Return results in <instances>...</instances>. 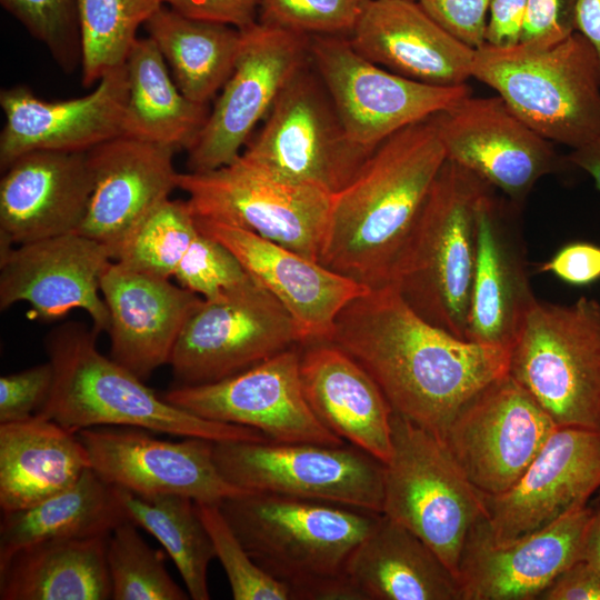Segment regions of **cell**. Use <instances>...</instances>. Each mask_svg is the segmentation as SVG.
<instances>
[{"mask_svg":"<svg viewBox=\"0 0 600 600\" xmlns=\"http://www.w3.org/2000/svg\"><path fill=\"white\" fill-rule=\"evenodd\" d=\"M328 341L367 370L394 412L440 439L470 399L509 371V349L429 323L390 284L349 302Z\"/></svg>","mask_w":600,"mask_h":600,"instance_id":"obj_1","label":"cell"},{"mask_svg":"<svg viewBox=\"0 0 600 600\" xmlns=\"http://www.w3.org/2000/svg\"><path fill=\"white\" fill-rule=\"evenodd\" d=\"M446 160L431 117L380 143L332 194L319 262L369 289L388 284Z\"/></svg>","mask_w":600,"mask_h":600,"instance_id":"obj_2","label":"cell"},{"mask_svg":"<svg viewBox=\"0 0 600 600\" xmlns=\"http://www.w3.org/2000/svg\"><path fill=\"white\" fill-rule=\"evenodd\" d=\"M220 509L257 562L292 600H360L346 568L381 513L290 496L254 492Z\"/></svg>","mask_w":600,"mask_h":600,"instance_id":"obj_3","label":"cell"},{"mask_svg":"<svg viewBox=\"0 0 600 600\" xmlns=\"http://www.w3.org/2000/svg\"><path fill=\"white\" fill-rule=\"evenodd\" d=\"M97 333L68 322L48 333L54 369L51 394L37 413L78 433L94 427H131L183 438L268 441L259 430L207 420L159 397L144 380L97 347Z\"/></svg>","mask_w":600,"mask_h":600,"instance_id":"obj_4","label":"cell"},{"mask_svg":"<svg viewBox=\"0 0 600 600\" xmlns=\"http://www.w3.org/2000/svg\"><path fill=\"white\" fill-rule=\"evenodd\" d=\"M489 188L469 170L446 160L388 283L422 319L464 340L476 261V212Z\"/></svg>","mask_w":600,"mask_h":600,"instance_id":"obj_5","label":"cell"},{"mask_svg":"<svg viewBox=\"0 0 600 600\" xmlns=\"http://www.w3.org/2000/svg\"><path fill=\"white\" fill-rule=\"evenodd\" d=\"M471 78L551 142L576 149L600 133V63L577 31L546 48L484 43L476 49Z\"/></svg>","mask_w":600,"mask_h":600,"instance_id":"obj_6","label":"cell"},{"mask_svg":"<svg viewBox=\"0 0 600 600\" xmlns=\"http://www.w3.org/2000/svg\"><path fill=\"white\" fill-rule=\"evenodd\" d=\"M508 373L558 428L600 430V301L536 299L509 348Z\"/></svg>","mask_w":600,"mask_h":600,"instance_id":"obj_7","label":"cell"},{"mask_svg":"<svg viewBox=\"0 0 600 600\" xmlns=\"http://www.w3.org/2000/svg\"><path fill=\"white\" fill-rule=\"evenodd\" d=\"M382 514L419 537L456 577L466 538L486 517L483 494L442 440L394 411Z\"/></svg>","mask_w":600,"mask_h":600,"instance_id":"obj_8","label":"cell"},{"mask_svg":"<svg viewBox=\"0 0 600 600\" xmlns=\"http://www.w3.org/2000/svg\"><path fill=\"white\" fill-rule=\"evenodd\" d=\"M196 219L238 227L318 261L332 193L276 178L241 156L207 172L178 173Z\"/></svg>","mask_w":600,"mask_h":600,"instance_id":"obj_9","label":"cell"},{"mask_svg":"<svg viewBox=\"0 0 600 600\" xmlns=\"http://www.w3.org/2000/svg\"><path fill=\"white\" fill-rule=\"evenodd\" d=\"M213 458L227 481L248 491L382 513L384 463L354 446L220 441Z\"/></svg>","mask_w":600,"mask_h":600,"instance_id":"obj_10","label":"cell"},{"mask_svg":"<svg viewBox=\"0 0 600 600\" xmlns=\"http://www.w3.org/2000/svg\"><path fill=\"white\" fill-rule=\"evenodd\" d=\"M310 60L283 87L256 139L240 156L267 173L313 184L332 194L346 187L371 153L347 136Z\"/></svg>","mask_w":600,"mask_h":600,"instance_id":"obj_11","label":"cell"},{"mask_svg":"<svg viewBox=\"0 0 600 600\" xmlns=\"http://www.w3.org/2000/svg\"><path fill=\"white\" fill-rule=\"evenodd\" d=\"M304 343L292 316L252 277L217 299L201 300L184 323L169 364L174 386H198Z\"/></svg>","mask_w":600,"mask_h":600,"instance_id":"obj_12","label":"cell"},{"mask_svg":"<svg viewBox=\"0 0 600 600\" xmlns=\"http://www.w3.org/2000/svg\"><path fill=\"white\" fill-rule=\"evenodd\" d=\"M309 57L347 136L369 153L399 130L471 94L467 83L432 86L391 72L362 57L343 36H310Z\"/></svg>","mask_w":600,"mask_h":600,"instance_id":"obj_13","label":"cell"},{"mask_svg":"<svg viewBox=\"0 0 600 600\" xmlns=\"http://www.w3.org/2000/svg\"><path fill=\"white\" fill-rule=\"evenodd\" d=\"M557 428L508 373L470 399L441 440L479 492L498 496L517 483Z\"/></svg>","mask_w":600,"mask_h":600,"instance_id":"obj_14","label":"cell"},{"mask_svg":"<svg viewBox=\"0 0 600 600\" xmlns=\"http://www.w3.org/2000/svg\"><path fill=\"white\" fill-rule=\"evenodd\" d=\"M241 31L233 72L188 150L189 172L211 171L238 159L283 87L310 60L309 36L259 21Z\"/></svg>","mask_w":600,"mask_h":600,"instance_id":"obj_15","label":"cell"},{"mask_svg":"<svg viewBox=\"0 0 600 600\" xmlns=\"http://www.w3.org/2000/svg\"><path fill=\"white\" fill-rule=\"evenodd\" d=\"M300 353L296 346L216 382L173 386L162 397L203 419L259 430L271 441L343 446L304 397Z\"/></svg>","mask_w":600,"mask_h":600,"instance_id":"obj_16","label":"cell"},{"mask_svg":"<svg viewBox=\"0 0 600 600\" xmlns=\"http://www.w3.org/2000/svg\"><path fill=\"white\" fill-rule=\"evenodd\" d=\"M447 160L469 170L510 202L521 204L539 179L553 172L551 141L497 96L461 99L431 117Z\"/></svg>","mask_w":600,"mask_h":600,"instance_id":"obj_17","label":"cell"},{"mask_svg":"<svg viewBox=\"0 0 600 600\" xmlns=\"http://www.w3.org/2000/svg\"><path fill=\"white\" fill-rule=\"evenodd\" d=\"M131 427H94L77 434L90 468L107 483L139 494H179L221 504L250 492L227 481L213 458L214 442L202 438L159 439Z\"/></svg>","mask_w":600,"mask_h":600,"instance_id":"obj_18","label":"cell"},{"mask_svg":"<svg viewBox=\"0 0 600 600\" xmlns=\"http://www.w3.org/2000/svg\"><path fill=\"white\" fill-rule=\"evenodd\" d=\"M111 261L108 247L79 232L0 247V308L27 302L49 321L81 309L97 334L107 332L100 280Z\"/></svg>","mask_w":600,"mask_h":600,"instance_id":"obj_19","label":"cell"},{"mask_svg":"<svg viewBox=\"0 0 600 600\" xmlns=\"http://www.w3.org/2000/svg\"><path fill=\"white\" fill-rule=\"evenodd\" d=\"M600 489V430L557 428L508 491L484 496L496 543L539 531L587 506Z\"/></svg>","mask_w":600,"mask_h":600,"instance_id":"obj_20","label":"cell"},{"mask_svg":"<svg viewBox=\"0 0 600 600\" xmlns=\"http://www.w3.org/2000/svg\"><path fill=\"white\" fill-rule=\"evenodd\" d=\"M593 509H577L507 543L492 541L486 517L470 529L459 559L461 600H531L580 560Z\"/></svg>","mask_w":600,"mask_h":600,"instance_id":"obj_21","label":"cell"},{"mask_svg":"<svg viewBox=\"0 0 600 600\" xmlns=\"http://www.w3.org/2000/svg\"><path fill=\"white\" fill-rule=\"evenodd\" d=\"M128 99L126 63L107 72L84 97L46 101L17 86L0 92L6 117L0 167L31 151L87 152L122 136Z\"/></svg>","mask_w":600,"mask_h":600,"instance_id":"obj_22","label":"cell"},{"mask_svg":"<svg viewBox=\"0 0 600 600\" xmlns=\"http://www.w3.org/2000/svg\"><path fill=\"white\" fill-rule=\"evenodd\" d=\"M196 221L202 233L228 248L246 271L287 309L306 343L328 341L341 310L369 290L318 261L244 229Z\"/></svg>","mask_w":600,"mask_h":600,"instance_id":"obj_23","label":"cell"},{"mask_svg":"<svg viewBox=\"0 0 600 600\" xmlns=\"http://www.w3.org/2000/svg\"><path fill=\"white\" fill-rule=\"evenodd\" d=\"M177 150L119 136L88 151L93 188L79 233L118 250L177 188Z\"/></svg>","mask_w":600,"mask_h":600,"instance_id":"obj_24","label":"cell"},{"mask_svg":"<svg viewBox=\"0 0 600 600\" xmlns=\"http://www.w3.org/2000/svg\"><path fill=\"white\" fill-rule=\"evenodd\" d=\"M2 171L0 247L78 232L93 188L88 151H31Z\"/></svg>","mask_w":600,"mask_h":600,"instance_id":"obj_25","label":"cell"},{"mask_svg":"<svg viewBox=\"0 0 600 600\" xmlns=\"http://www.w3.org/2000/svg\"><path fill=\"white\" fill-rule=\"evenodd\" d=\"M109 312L110 357L147 380L171 354L202 298L169 278L111 261L100 280Z\"/></svg>","mask_w":600,"mask_h":600,"instance_id":"obj_26","label":"cell"},{"mask_svg":"<svg viewBox=\"0 0 600 600\" xmlns=\"http://www.w3.org/2000/svg\"><path fill=\"white\" fill-rule=\"evenodd\" d=\"M536 299L523 236L490 187L476 212V261L467 340L509 349Z\"/></svg>","mask_w":600,"mask_h":600,"instance_id":"obj_27","label":"cell"},{"mask_svg":"<svg viewBox=\"0 0 600 600\" xmlns=\"http://www.w3.org/2000/svg\"><path fill=\"white\" fill-rule=\"evenodd\" d=\"M348 38L366 59L414 81L449 87L471 78L476 50L414 0H369Z\"/></svg>","mask_w":600,"mask_h":600,"instance_id":"obj_28","label":"cell"},{"mask_svg":"<svg viewBox=\"0 0 600 600\" xmlns=\"http://www.w3.org/2000/svg\"><path fill=\"white\" fill-rule=\"evenodd\" d=\"M304 397L320 422L383 463L391 456L392 408L367 370L330 341L301 346Z\"/></svg>","mask_w":600,"mask_h":600,"instance_id":"obj_29","label":"cell"},{"mask_svg":"<svg viewBox=\"0 0 600 600\" xmlns=\"http://www.w3.org/2000/svg\"><path fill=\"white\" fill-rule=\"evenodd\" d=\"M346 572L360 600H461L457 577L436 552L382 513Z\"/></svg>","mask_w":600,"mask_h":600,"instance_id":"obj_30","label":"cell"},{"mask_svg":"<svg viewBox=\"0 0 600 600\" xmlns=\"http://www.w3.org/2000/svg\"><path fill=\"white\" fill-rule=\"evenodd\" d=\"M90 468L77 433L34 414L0 423V508L33 507L74 484Z\"/></svg>","mask_w":600,"mask_h":600,"instance_id":"obj_31","label":"cell"},{"mask_svg":"<svg viewBox=\"0 0 600 600\" xmlns=\"http://www.w3.org/2000/svg\"><path fill=\"white\" fill-rule=\"evenodd\" d=\"M108 537L47 540L20 550L0 566V599H111Z\"/></svg>","mask_w":600,"mask_h":600,"instance_id":"obj_32","label":"cell"},{"mask_svg":"<svg viewBox=\"0 0 600 600\" xmlns=\"http://www.w3.org/2000/svg\"><path fill=\"white\" fill-rule=\"evenodd\" d=\"M126 520L113 486L89 468L74 484L42 502L2 512L0 566L20 550L42 541L108 537Z\"/></svg>","mask_w":600,"mask_h":600,"instance_id":"obj_33","label":"cell"},{"mask_svg":"<svg viewBox=\"0 0 600 600\" xmlns=\"http://www.w3.org/2000/svg\"><path fill=\"white\" fill-rule=\"evenodd\" d=\"M164 61L151 38H137L126 60L128 99L122 136L188 151L210 111L180 91Z\"/></svg>","mask_w":600,"mask_h":600,"instance_id":"obj_34","label":"cell"},{"mask_svg":"<svg viewBox=\"0 0 600 600\" xmlns=\"http://www.w3.org/2000/svg\"><path fill=\"white\" fill-rule=\"evenodd\" d=\"M143 27L170 64L176 84L191 101L207 104L233 72L241 30L187 17L166 4Z\"/></svg>","mask_w":600,"mask_h":600,"instance_id":"obj_35","label":"cell"},{"mask_svg":"<svg viewBox=\"0 0 600 600\" xmlns=\"http://www.w3.org/2000/svg\"><path fill=\"white\" fill-rule=\"evenodd\" d=\"M113 488L128 520L151 533L170 556L189 597L209 600L207 573L216 551L196 502L179 494H139Z\"/></svg>","mask_w":600,"mask_h":600,"instance_id":"obj_36","label":"cell"},{"mask_svg":"<svg viewBox=\"0 0 600 600\" xmlns=\"http://www.w3.org/2000/svg\"><path fill=\"white\" fill-rule=\"evenodd\" d=\"M77 1L86 87L126 63L138 29L163 4L162 0Z\"/></svg>","mask_w":600,"mask_h":600,"instance_id":"obj_37","label":"cell"},{"mask_svg":"<svg viewBox=\"0 0 600 600\" xmlns=\"http://www.w3.org/2000/svg\"><path fill=\"white\" fill-rule=\"evenodd\" d=\"M107 564L113 600H187L188 591L171 578L163 553L151 548L138 526L126 520L109 534Z\"/></svg>","mask_w":600,"mask_h":600,"instance_id":"obj_38","label":"cell"},{"mask_svg":"<svg viewBox=\"0 0 600 600\" xmlns=\"http://www.w3.org/2000/svg\"><path fill=\"white\" fill-rule=\"evenodd\" d=\"M198 233L188 201L169 198L134 229L113 261L170 279Z\"/></svg>","mask_w":600,"mask_h":600,"instance_id":"obj_39","label":"cell"},{"mask_svg":"<svg viewBox=\"0 0 600 600\" xmlns=\"http://www.w3.org/2000/svg\"><path fill=\"white\" fill-rule=\"evenodd\" d=\"M234 600H292L290 589L261 569L248 553L219 504L196 502Z\"/></svg>","mask_w":600,"mask_h":600,"instance_id":"obj_40","label":"cell"},{"mask_svg":"<svg viewBox=\"0 0 600 600\" xmlns=\"http://www.w3.org/2000/svg\"><path fill=\"white\" fill-rule=\"evenodd\" d=\"M368 1L260 0L258 21L309 37H350Z\"/></svg>","mask_w":600,"mask_h":600,"instance_id":"obj_41","label":"cell"},{"mask_svg":"<svg viewBox=\"0 0 600 600\" xmlns=\"http://www.w3.org/2000/svg\"><path fill=\"white\" fill-rule=\"evenodd\" d=\"M1 6L67 69L81 59L77 0H0Z\"/></svg>","mask_w":600,"mask_h":600,"instance_id":"obj_42","label":"cell"},{"mask_svg":"<svg viewBox=\"0 0 600 600\" xmlns=\"http://www.w3.org/2000/svg\"><path fill=\"white\" fill-rule=\"evenodd\" d=\"M173 277L178 284L204 300L217 299L252 278L228 248L200 230Z\"/></svg>","mask_w":600,"mask_h":600,"instance_id":"obj_43","label":"cell"},{"mask_svg":"<svg viewBox=\"0 0 600 600\" xmlns=\"http://www.w3.org/2000/svg\"><path fill=\"white\" fill-rule=\"evenodd\" d=\"M54 369L44 363L0 378V423L22 421L37 414L48 401Z\"/></svg>","mask_w":600,"mask_h":600,"instance_id":"obj_44","label":"cell"},{"mask_svg":"<svg viewBox=\"0 0 600 600\" xmlns=\"http://www.w3.org/2000/svg\"><path fill=\"white\" fill-rule=\"evenodd\" d=\"M449 33L472 49L486 43L490 0H418Z\"/></svg>","mask_w":600,"mask_h":600,"instance_id":"obj_45","label":"cell"},{"mask_svg":"<svg viewBox=\"0 0 600 600\" xmlns=\"http://www.w3.org/2000/svg\"><path fill=\"white\" fill-rule=\"evenodd\" d=\"M576 0H528L521 43L546 48L573 33Z\"/></svg>","mask_w":600,"mask_h":600,"instance_id":"obj_46","label":"cell"},{"mask_svg":"<svg viewBox=\"0 0 600 600\" xmlns=\"http://www.w3.org/2000/svg\"><path fill=\"white\" fill-rule=\"evenodd\" d=\"M538 272L550 273L573 287L593 284L600 281V246L584 241L567 243L539 263Z\"/></svg>","mask_w":600,"mask_h":600,"instance_id":"obj_47","label":"cell"},{"mask_svg":"<svg viewBox=\"0 0 600 600\" xmlns=\"http://www.w3.org/2000/svg\"><path fill=\"white\" fill-rule=\"evenodd\" d=\"M162 2L187 17L242 30L258 21L260 0H162Z\"/></svg>","mask_w":600,"mask_h":600,"instance_id":"obj_48","label":"cell"},{"mask_svg":"<svg viewBox=\"0 0 600 600\" xmlns=\"http://www.w3.org/2000/svg\"><path fill=\"white\" fill-rule=\"evenodd\" d=\"M539 599L600 600V570L584 560H578L560 573Z\"/></svg>","mask_w":600,"mask_h":600,"instance_id":"obj_49","label":"cell"},{"mask_svg":"<svg viewBox=\"0 0 600 600\" xmlns=\"http://www.w3.org/2000/svg\"><path fill=\"white\" fill-rule=\"evenodd\" d=\"M528 0H490L486 43L497 47L520 42Z\"/></svg>","mask_w":600,"mask_h":600,"instance_id":"obj_50","label":"cell"},{"mask_svg":"<svg viewBox=\"0 0 600 600\" xmlns=\"http://www.w3.org/2000/svg\"><path fill=\"white\" fill-rule=\"evenodd\" d=\"M573 27L592 46L600 63V0H576Z\"/></svg>","mask_w":600,"mask_h":600,"instance_id":"obj_51","label":"cell"},{"mask_svg":"<svg viewBox=\"0 0 600 600\" xmlns=\"http://www.w3.org/2000/svg\"><path fill=\"white\" fill-rule=\"evenodd\" d=\"M567 160L588 172L600 191V133L581 147L572 149Z\"/></svg>","mask_w":600,"mask_h":600,"instance_id":"obj_52","label":"cell"},{"mask_svg":"<svg viewBox=\"0 0 600 600\" xmlns=\"http://www.w3.org/2000/svg\"><path fill=\"white\" fill-rule=\"evenodd\" d=\"M600 570V509L593 510L581 549V558Z\"/></svg>","mask_w":600,"mask_h":600,"instance_id":"obj_53","label":"cell"},{"mask_svg":"<svg viewBox=\"0 0 600 600\" xmlns=\"http://www.w3.org/2000/svg\"><path fill=\"white\" fill-rule=\"evenodd\" d=\"M598 497H599V499H600V489H599V491H598Z\"/></svg>","mask_w":600,"mask_h":600,"instance_id":"obj_54","label":"cell"},{"mask_svg":"<svg viewBox=\"0 0 600 600\" xmlns=\"http://www.w3.org/2000/svg\"><path fill=\"white\" fill-rule=\"evenodd\" d=\"M414 1H418V0H414Z\"/></svg>","mask_w":600,"mask_h":600,"instance_id":"obj_55","label":"cell"}]
</instances>
